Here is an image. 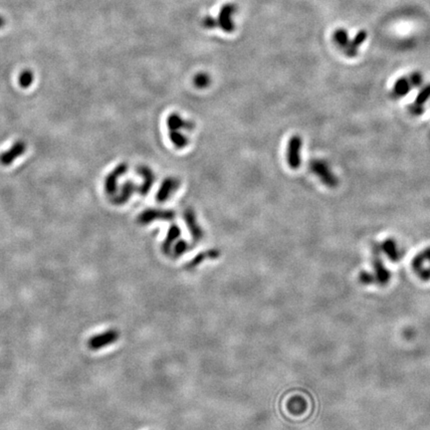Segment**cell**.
Instances as JSON below:
<instances>
[{
  "label": "cell",
  "mask_w": 430,
  "mask_h": 430,
  "mask_svg": "<svg viewBox=\"0 0 430 430\" xmlns=\"http://www.w3.org/2000/svg\"><path fill=\"white\" fill-rule=\"evenodd\" d=\"M118 339H119V333L116 330H110L93 337L89 341V347L92 349H99L111 344H114Z\"/></svg>",
  "instance_id": "52a82bcc"
},
{
  "label": "cell",
  "mask_w": 430,
  "mask_h": 430,
  "mask_svg": "<svg viewBox=\"0 0 430 430\" xmlns=\"http://www.w3.org/2000/svg\"><path fill=\"white\" fill-rule=\"evenodd\" d=\"M236 12V6L233 4H225L220 9L218 14L217 22L221 27V29L227 33H230L234 30L235 25L233 21V15Z\"/></svg>",
  "instance_id": "277c9868"
},
{
  "label": "cell",
  "mask_w": 430,
  "mask_h": 430,
  "mask_svg": "<svg viewBox=\"0 0 430 430\" xmlns=\"http://www.w3.org/2000/svg\"><path fill=\"white\" fill-rule=\"evenodd\" d=\"M301 148H302V140L300 137L296 136L290 141L289 149H288V160H289V165L292 167V169H298L301 164V157H300Z\"/></svg>",
  "instance_id": "ba28073f"
},
{
  "label": "cell",
  "mask_w": 430,
  "mask_h": 430,
  "mask_svg": "<svg viewBox=\"0 0 430 430\" xmlns=\"http://www.w3.org/2000/svg\"><path fill=\"white\" fill-rule=\"evenodd\" d=\"M408 79L413 88H419L423 84V75L419 71H414L408 75Z\"/></svg>",
  "instance_id": "5bb4252c"
},
{
  "label": "cell",
  "mask_w": 430,
  "mask_h": 430,
  "mask_svg": "<svg viewBox=\"0 0 430 430\" xmlns=\"http://www.w3.org/2000/svg\"><path fill=\"white\" fill-rule=\"evenodd\" d=\"M408 109L409 114L412 115V116H414V117L421 116V115H423L424 112H425V107H424V106H420V105H417V104H415V103L410 104V105L408 106Z\"/></svg>",
  "instance_id": "9a60e30c"
},
{
  "label": "cell",
  "mask_w": 430,
  "mask_h": 430,
  "mask_svg": "<svg viewBox=\"0 0 430 430\" xmlns=\"http://www.w3.org/2000/svg\"><path fill=\"white\" fill-rule=\"evenodd\" d=\"M25 150H26V146L24 143H22V142L15 143L14 146L9 150H7L6 152L0 155V161H1L2 165L8 166L12 163L15 158H17L22 153H24Z\"/></svg>",
  "instance_id": "30bf717a"
},
{
  "label": "cell",
  "mask_w": 430,
  "mask_h": 430,
  "mask_svg": "<svg viewBox=\"0 0 430 430\" xmlns=\"http://www.w3.org/2000/svg\"><path fill=\"white\" fill-rule=\"evenodd\" d=\"M333 40L336 45L344 53V55L349 58L357 57L356 54L351 48V39L348 38L347 31L344 28L337 29L333 34Z\"/></svg>",
  "instance_id": "5b68a950"
},
{
  "label": "cell",
  "mask_w": 430,
  "mask_h": 430,
  "mask_svg": "<svg viewBox=\"0 0 430 430\" xmlns=\"http://www.w3.org/2000/svg\"><path fill=\"white\" fill-rule=\"evenodd\" d=\"M5 24H6L5 18L2 15H0V29L3 28V27L5 26Z\"/></svg>",
  "instance_id": "d6986e66"
},
{
  "label": "cell",
  "mask_w": 430,
  "mask_h": 430,
  "mask_svg": "<svg viewBox=\"0 0 430 430\" xmlns=\"http://www.w3.org/2000/svg\"><path fill=\"white\" fill-rule=\"evenodd\" d=\"M366 38H367V32L365 30H361L359 31V33H357V35L353 39H351V47L356 54H359V48L366 40Z\"/></svg>",
  "instance_id": "4fadbf2b"
},
{
  "label": "cell",
  "mask_w": 430,
  "mask_h": 430,
  "mask_svg": "<svg viewBox=\"0 0 430 430\" xmlns=\"http://www.w3.org/2000/svg\"><path fill=\"white\" fill-rule=\"evenodd\" d=\"M310 171L329 188H336L339 185L338 176L332 172L329 165L321 159H313L309 165Z\"/></svg>",
  "instance_id": "7a4b0ae2"
},
{
  "label": "cell",
  "mask_w": 430,
  "mask_h": 430,
  "mask_svg": "<svg viewBox=\"0 0 430 430\" xmlns=\"http://www.w3.org/2000/svg\"><path fill=\"white\" fill-rule=\"evenodd\" d=\"M202 24H203V26L205 27V28L212 29V28H214V27H216L218 25V22H217V19H215L214 17L208 15V16L204 17V19L202 21Z\"/></svg>",
  "instance_id": "e0dca14e"
},
{
  "label": "cell",
  "mask_w": 430,
  "mask_h": 430,
  "mask_svg": "<svg viewBox=\"0 0 430 430\" xmlns=\"http://www.w3.org/2000/svg\"><path fill=\"white\" fill-rule=\"evenodd\" d=\"M412 89H413V87H412L410 81L408 79V76L400 77L394 82L392 89L389 93V97L392 100L402 99V98H405L407 95H408Z\"/></svg>",
  "instance_id": "8992f818"
},
{
  "label": "cell",
  "mask_w": 430,
  "mask_h": 430,
  "mask_svg": "<svg viewBox=\"0 0 430 430\" xmlns=\"http://www.w3.org/2000/svg\"><path fill=\"white\" fill-rule=\"evenodd\" d=\"M381 247L379 243L372 244V275L374 277L375 284L386 285L391 278V273L386 267L384 261L381 258Z\"/></svg>",
  "instance_id": "6da1fadb"
},
{
  "label": "cell",
  "mask_w": 430,
  "mask_h": 430,
  "mask_svg": "<svg viewBox=\"0 0 430 430\" xmlns=\"http://www.w3.org/2000/svg\"><path fill=\"white\" fill-rule=\"evenodd\" d=\"M411 267L420 280L425 282L430 280V246L412 258Z\"/></svg>",
  "instance_id": "3957f363"
},
{
  "label": "cell",
  "mask_w": 430,
  "mask_h": 430,
  "mask_svg": "<svg viewBox=\"0 0 430 430\" xmlns=\"http://www.w3.org/2000/svg\"><path fill=\"white\" fill-rule=\"evenodd\" d=\"M430 99V83L426 84L424 86H422L414 100L413 103L420 105V106H425L426 102Z\"/></svg>",
  "instance_id": "7c38bea8"
},
{
  "label": "cell",
  "mask_w": 430,
  "mask_h": 430,
  "mask_svg": "<svg viewBox=\"0 0 430 430\" xmlns=\"http://www.w3.org/2000/svg\"><path fill=\"white\" fill-rule=\"evenodd\" d=\"M359 278H360V281H361L363 284H365V285H370V284H374V283H375V281H374V277H373L372 273L369 272V271L363 270V271L360 273Z\"/></svg>",
  "instance_id": "2e32d148"
},
{
  "label": "cell",
  "mask_w": 430,
  "mask_h": 430,
  "mask_svg": "<svg viewBox=\"0 0 430 430\" xmlns=\"http://www.w3.org/2000/svg\"><path fill=\"white\" fill-rule=\"evenodd\" d=\"M34 81V73L29 70V69H25L23 70L20 75H19V85L24 88L27 89L28 87H30Z\"/></svg>",
  "instance_id": "8fae6325"
},
{
  "label": "cell",
  "mask_w": 430,
  "mask_h": 430,
  "mask_svg": "<svg viewBox=\"0 0 430 430\" xmlns=\"http://www.w3.org/2000/svg\"><path fill=\"white\" fill-rule=\"evenodd\" d=\"M195 84L199 87H204L208 84V76L205 74H199L195 78Z\"/></svg>",
  "instance_id": "ac0fdd59"
},
{
  "label": "cell",
  "mask_w": 430,
  "mask_h": 430,
  "mask_svg": "<svg viewBox=\"0 0 430 430\" xmlns=\"http://www.w3.org/2000/svg\"><path fill=\"white\" fill-rule=\"evenodd\" d=\"M381 251L384 253L390 261L398 262L401 259V251L397 245V242L393 238H387L380 244Z\"/></svg>",
  "instance_id": "9c48e42d"
}]
</instances>
